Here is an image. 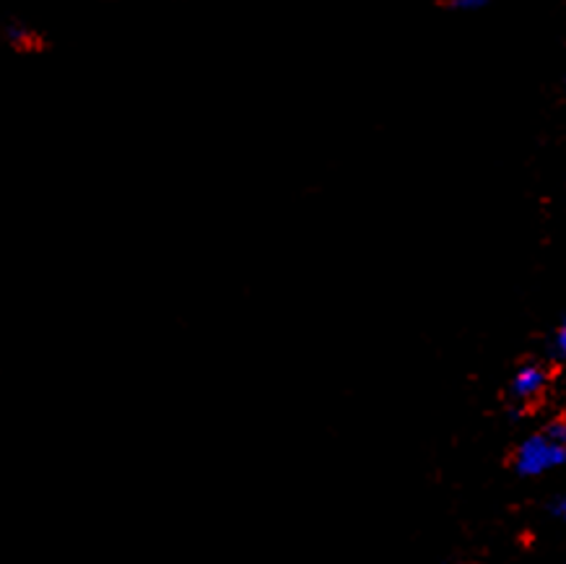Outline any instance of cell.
Masks as SVG:
<instances>
[{"instance_id": "1", "label": "cell", "mask_w": 566, "mask_h": 564, "mask_svg": "<svg viewBox=\"0 0 566 564\" xmlns=\"http://www.w3.org/2000/svg\"><path fill=\"white\" fill-rule=\"evenodd\" d=\"M562 463H566V442L558 440L551 429L527 437V440L520 445L515 458L517 471L523 473V477H541V473L558 469Z\"/></svg>"}, {"instance_id": "2", "label": "cell", "mask_w": 566, "mask_h": 564, "mask_svg": "<svg viewBox=\"0 0 566 564\" xmlns=\"http://www.w3.org/2000/svg\"><path fill=\"white\" fill-rule=\"evenodd\" d=\"M543 385H546V373L535 365H525V367H520V373L515 375L512 393H515L517 398H533L543 390Z\"/></svg>"}, {"instance_id": "3", "label": "cell", "mask_w": 566, "mask_h": 564, "mask_svg": "<svg viewBox=\"0 0 566 564\" xmlns=\"http://www.w3.org/2000/svg\"><path fill=\"white\" fill-rule=\"evenodd\" d=\"M551 512H554V518H556V521L566 523V494L556 497L554 504H551Z\"/></svg>"}, {"instance_id": "4", "label": "cell", "mask_w": 566, "mask_h": 564, "mask_svg": "<svg viewBox=\"0 0 566 564\" xmlns=\"http://www.w3.org/2000/svg\"><path fill=\"white\" fill-rule=\"evenodd\" d=\"M554 348H556L558 356H564V359H566V321L562 323V328H558V333H556Z\"/></svg>"}, {"instance_id": "5", "label": "cell", "mask_w": 566, "mask_h": 564, "mask_svg": "<svg viewBox=\"0 0 566 564\" xmlns=\"http://www.w3.org/2000/svg\"><path fill=\"white\" fill-rule=\"evenodd\" d=\"M486 6V0H455L458 11H479Z\"/></svg>"}, {"instance_id": "6", "label": "cell", "mask_w": 566, "mask_h": 564, "mask_svg": "<svg viewBox=\"0 0 566 564\" xmlns=\"http://www.w3.org/2000/svg\"><path fill=\"white\" fill-rule=\"evenodd\" d=\"M9 40L13 42V44H27L29 42V34H27V29H19V27H9Z\"/></svg>"}]
</instances>
